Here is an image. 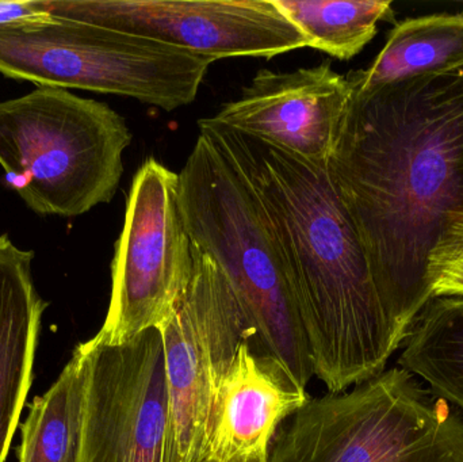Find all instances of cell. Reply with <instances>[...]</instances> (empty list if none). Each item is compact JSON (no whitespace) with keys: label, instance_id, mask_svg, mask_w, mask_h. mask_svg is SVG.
I'll use <instances>...</instances> for the list:
<instances>
[{"label":"cell","instance_id":"6","mask_svg":"<svg viewBox=\"0 0 463 462\" xmlns=\"http://www.w3.org/2000/svg\"><path fill=\"white\" fill-rule=\"evenodd\" d=\"M213 62L186 49L49 14L0 26L5 78L133 98L165 111L197 99Z\"/></svg>","mask_w":463,"mask_h":462},{"label":"cell","instance_id":"16","mask_svg":"<svg viewBox=\"0 0 463 462\" xmlns=\"http://www.w3.org/2000/svg\"><path fill=\"white\" fill-rule=\"evenodd\" d=\"M404 342L400 366L463 410V296L431 298Z\"/></svg>","mask_w":463,"mask_h":462},{"label":"cell","instance_id":"8","mask_svg":"<svg viewBox=\"0 0 463 462\" xmlns=\"http://www.w3.org/2000/svg\"><path fill=\"white\" fill-rule=\"evenodd\" d=\"M194 276L159 328L179 462H203L220 384L256 333L220 266L194 247ZM258 349V347H256Z\"/></svg>","mask_w":463,"mask_h":462},{"label":"cell","instance_id":"12","mask_svg":"<svg viewBox=\"0 0 463 462\" xmlns=\"http://www.w3.org/2000/svg\"><path fill=\"white\" fill-rule=\"evenodd\" d=\"M309 401L275 358L242 342L217 392L203 462H269L278 431Z\"/></svg>","mask_w":463,"mask_h":462},{"label":"cell","instance_id":"9","mask_svg":"<svg viewBox=\"0 0 463 462\" xmlns=\"http://www.w3.org/2000/svg\"><path fill=\"white\" fill-rule=\"evenodd\" d=\"M79 347L87 379L78 462H179L160 331Z\"/></svg>","mask_w":463,"mask_h":462},{"label":"cell","instance_id":"3","mask_svg":"<svg viewBox=\"0 0 463 462\" xmlns=\"http://www.w3.org/2000/svg\"><path fill=\"white\" fill-rule=\"evenodd\" d=\"M179 205L195 249L227 276L271 355L307 388L313 374L290 266L260 195L216 137L200 136L179 173Z\"/></svg>","mask_w":463,"mask_h":462},{"label":"cell","instance_id":"14","mask_svg":"<svg viewBox=\"0 0 463 462\" xmlns=\"http://www.w3.org/2000/svg\"><path fill=\"white\" fill-rule=\"evenodd\" d=\"M463 65V13L405 19L392 30L367 70L348 73L354 92H366L423 73Z\"/></svg>","mask_w":463,"mask_h":462},{"label":"cell","instance_id":"11","mask_svg":"<svg viewBox=\"0 0 463 462\" xmlns=\"http://www.w3.org/2000/svg\"><path fill=\"white\" fill-rule=\"evenodd\" d=\"M353 97L347 76L329 62L291 72L260 70L214 121L240 135L328 165Z\"/></svg>","mask_w":463,"mask_h":462},{"label":"cell","instance_id":"17","mask_svg":"<svg viewBox=\"0 0 463 462\" xmlns=\"http://www.w3.org/2000/svg\"><path fill=\"white\" fill-rule=\"evenodd\" d=\"M307 38L309 48L350 60L377 34L378 22L393 21L388 0H272Z\"/></svg>","mask_w":463,"mask_h":462},{"label":"cell","instance_id":"7","mask_svg":"<svg viewBox=\"0 0 463 462\" xmlns=\"http://www.w3.org/2000/svg\"><path fill=\"white\" fill-rule=\"evenodd\" d=\"M194 265L179 205V173L151 157L130 186L111 262L108 315L95 338L118 344L159 330L186 293Z\"/></svg>","mask_w":463,"mask_h":462},{"label":"cell","instance_id":"18","mask_svg":"<svg viewBox=\"0 0 463 462\" xmlns=\"http://www.w3.org/2000/svg\"><path fill=\"white\" fill-rule=\"evenodd\" d=\"M427 285L432 298L463 296V216L446 228L430 254Z\"/></svg>","mask_w":463,"mask_h":462},{"label":"cell","instance_id":"1","mask_svg":"<svg viewBox=\"0 0 463 462\" xmlns=\"http://www.w3.org/2000/svg\"><path fill=\"white\" fill-rule=\"evenodd\" d=\"M328 171L402 344L432 298L430 254L463 216V65L353 91Z\"/></svg>","mask_w":463,"mask_h":462},{"label":"cell","instance_id":"4","mask_svg":"<svg viewBox=\"0 0 463 462\" xmlns=\"http://www.w3.org/2000/svg\"><path fill=\"white\" fill-rule=\"evenodd\" d=\"M124 117L68 90L0 102V165L35 213L78 217L113 200L132 143Z\"/></svg>","mask_w":463,"mask_h":462},{"label":"cell","instance_id":"15","mask_svg":"<svg viewBox=\"0 0 463 462\" xmlns=\"http://www.w3.org/2000/svg\"><path fill=\"white\" fill-rule=\"evenodd\" d=\"M86 360L76 347L61 374L19 425L18 462H78L86 398Z\"/></svg>","mask_w":463,"mask_h":462},{"label":"cell","instance_id":"5","mask_svg":"<svg viewBox=\"0 0 463 462\" xmlns=\"http://www.w3.org/2000/svg\"><path fill=\"white\" fill-rule=\"evenodd\" d=\"M269 462H463V420L393 368L310 399L278 431Z\"/></svg>","mask_w":463,"mask_h":462},{"label":"cell","instance_id":"10","mask_svg":"<svg viewBox=\"0 0 463 462\" xmlns=\"http://www.w3.org/2000/svg\"><path fill=\"white\" fill-rule=\"evenodd\" d=\"M45 11L186 49L200 56L272 59L307 46L272 0H43Z\"/></svg>","mask_w":463,"mask_h":462},{"label":"cell","instance_id":"13","mask_svg":"<svg viewBox=\"0 0 463 462\" xmlns=\"http://www.w3.org/2000/svg\"><path fill=\"white\" fill-rule=\"evenodd\" d=\"M34 252L0 235V462L7 460L33 384V366L48 304L33 279Z\"/></svg>","mask_w":463,"mask_h":462},{"label":"cell","instance_id":"2","mask_svg":"<svg viewBox=\"0 0 463 462\" xmlns=\"http://www.w3.org/2000/svg\"><path fill=\"white\" fill-rule=\"evenodd\" d=\"M222 144L263 201L282 244L307 335L313 374L342 393L385 372L399 349L366 250L328 165L198 122Z\"/></svg>","mask_w":463,"mask_h":462},{"label":"cell","instance_id":"19","mask_svg":"<svg viewBox=\"0 0 463 462\" xmlns=\"http://www.w3.org/2000/svg\"><path fill=\"white\" fill-rule=\"evenodd\" d=\"M43 15H48L43 0L0 2V26L26 21V19L40 18Z\"/></svg>","mask_w":463,"mask_h":462}]
</instances>
